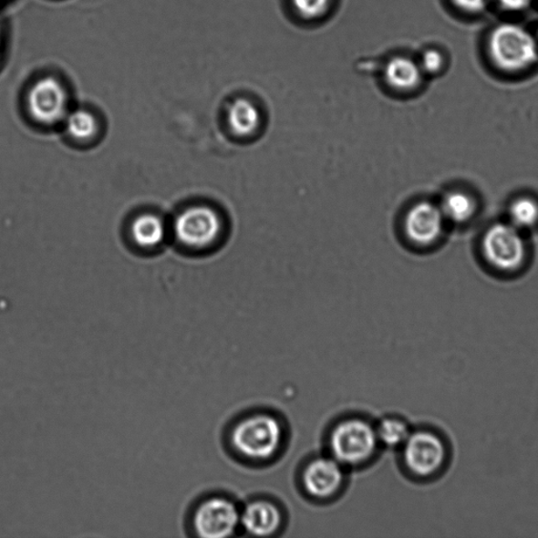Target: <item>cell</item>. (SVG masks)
I'll list each match as a JSON object with an SVG mask.
<instances>
[{
    "label": "cell",
    "mask_w": 538,
    "mask_h": 538,
    "mask_svg": "<svg viewBox=\"0 0 538 538\" xmlns=\"http://www.w3.org/2000/svg\"><path fill=\"white\" fill-rule=\"evenodd\" d=\"M402 447L407 471L419 481H429L443 477L452 463L450 440L438 429L411 431Z\"/></svg>",
    "instance_id": "obj_1"
},
{
    "label": "cell",
    "mask_w": 538,
    "mask_h": 538,
    "mask_svg": "<svg viewBox=\"0 0 538 538\" xmlns=\"http://www.w3.org/2000/svg\"><path fill=\"white\" fill-rule=\"evenodd\" d=\"M488 52L500 70L519 73L533 67L538 61V41L526 27L503 23L490 33Z\"/></svg>",
    "instance_id": "obj_2"
},
{
    "label": "cell",
    "mask_w": 538,
    "mask_h": 538,
    "mask_svg": "<svg viewBox=\"0 0 538 538\" xmlns=\"http://www.w3.org/2000/svg\"><path fill=\"white\" fill-rule=\"evenodd\" d=\"M481 251L489 267L502 274L519 272L528 258L526 233L508 221L488 227L481 237Z\"/></svg>",
    "instance_id": "obj_3"
},
{
    "label": "cell",
    "mask_w": 538,
    "mask_h": 538,
    "mask_svg": "<svg viewBox=\"0 0 538 538\" xmlns=\"http://www.w3.org/2000/svg\"><path fill=\"white\" fill-rule=\"evenodd\" d=\"M26 107L31 119L43 127L64 122L71 110V96L57 76L45 75L33 81L26 95Z\"/></svg>",
    "instance_id": "obj_4"
},
{
    "label": "cell",
    "mask_w": 538,
    "mask_h": 538,
    "mask_svg": "<svg viewBox=\"0 0 538 538\" xmlns=\"http://www.w3.org/2000/svg\"><path fill=\"white\" fill-rule=\"evenodd\" d=\"M283 430L277 419L256 415L241 420L232 433L234 450L254 460L274 457L282 443Z\"/></svg>",
    "instance_id": "obj_5"
},
{
    "label": "cell",
    "mask_w": 538,
    "mask_h": 538,
    "mask_svg": "<svg viewBox=\"0 0 538 538\" xmlns=\"http://www.w3.org/2000/svg\"><path fill=\"white\" fill-rule=\"evenodd\" d=\"M378 440L377 431L367 420H343L331 432L329 445L333 458L342 465L365 463L375 454Z\"/></svg>",
    "instance_id": "obj_6"
},
{
    "label": "cell",
    "mask_w": 538,
    "mask_h": 538,
    "mask_svg": "<svg viewBox=\"0 0 538 538\" xmlns=\"http://www.w3.org/2000/svg\"><path fill=\"white\" fill-rule=\"evenodd\" d=\"M223 231L220 213L208 205H194L176 217L172 232L177 243L191 251H203L215 244Z\"/></svg>",
    "instance_id": "obj_7"
},
{
    "label": "cell",
    "mask_w": 538,
    "mask_h": 538,
    "mask_svg": "<svg viewBox=\"0 0 538 538\" xmlns=\"http://www.w3.org/2000/svg\"><path fill=\"white\" fill-rule=\"evenodd\" d=\"M240 519L236 503L223 496H211L195 507L191 515V528L200 537H230L240 525Z\"/></svg>",
    "instance_id": "obj_8"
},
{
    "label": "cell",
    "mask_w": 538,
    "mask_h": 538,
    "mask_svg": "<svg viewBox=\"0 0 538 538\" xmlns=\"http://www.w3.org/2000/svg\"><path fill=\"white\" fill-rule=\"evenodd\" d=\"M447 225L439 203L419 202L405 213L403 231L409 243L425 248L440 243Z\"/></svg>",
    "instance_id": "obj_9"
},
{
    "label": "cell",
    "mask_w": 538,
    "mask_h": 538,
    "mask_svg": "<svg viewBox=\"0 0 538 538\" xmlns=\"http://www.w3.org/2000/svg\"><path fill=\"white\" fill-rule=\"evenodd\" d=\"M342 464L334 458L316 459L307 465L303 473V484L315 498L333 496L343 484Z\"/></svg>",
    "instance_id": "obj_10"
},
{
    "label": "cell",
    "mask_w": 538,
    "mask_h": 538,
    "mask_svg": "<svg viewBox=\"0 0 538 538\" xmlns=\"http://www.w3.org/2000/svg\"><path fill=\"white\" fill-rule=\"evenodd\" d=\"M281 522L280 510L271 502H253L241 512V525L247 533L254 536L273 535L280 528Z\"/></svg>",
    "instance_id": "obj_11"
},
{
    "label": "cell",
    "mask_w": 538,
    "mask_h": 538,
    "mask_svg": "<svg viewBox=\"0 0 538 538\" xmlns=\"http://www.w3.org/2000/svg\"><path fill=\"white\" fill-rule=\"evenodd\" d=\"M424 73L419 62L407 57H395L384 68L386 85L398 93L416 91L422 85Z\"/></svg>",
    "instance_id": "obj_12"
},
{
    "label": "cell",
    "mask_w": 538,
    "mask_h": 538,
    "mask_svg": "<svg viewBox=\"0 0 538 538\" xmlns=\"http://www.w3.org/2000/svg\"><path fill=\"white\" fill-rule=\"evenodd\" d=\"M447 224L465 225L477 216L478 200L471 192L454 189L447 191L439 203Z\"/></svg>",
    "instance_id": "obj_13"
},
{
    "label": "cell",
    "mask_w": 538,
    "mask_h": 538,
    "mask_svg": "<svg viewBox=\"0 0 538 538\" xmlns=\"http://www.w3.org/2000/svg\"><path fill=\"white\" fill-rule=\"evenodd\" d=\"M262 114L256 103L247 98L234 100L227 110V124L234 136L248 138L258 132Z\"/></svg>",
    "instance_id": "obj_14"
},
{
    "label": "cell",
    "mask_w": 538,
    "mask_h": 538,
    "mask_svg": "<svg viewBox=\"0 0 538 538\" xmlns=\"http://www.w3.org/2000/svg\"><path fill=\"white\" fill-rule=\"evenodd\" d=\"M167 236V226L155 213H142L133 220L130 238L141 250L153 251L160 247Z\"/></svg>",
    "instance_id": "obj_15"
},
{
    "label": "cell",
    "mask_w": 538,
    "mask_h": 538,
    "mask_svg": "<svg viewBox=\"0 0 538 538\" xmlns=\"http://www.w3.org/2000/svg\"><path fill=\"white\" fill-rule=\"evenodd\" d=\"M62 123L65 124L67 136L76 142L95 140L100 129L98 117L87 109H71Z\"/></svg>",
    "instance_id": "obj_16"
},
{
    "label": "cell",
    "mask_w": 538,
    "mask_h": 538,
    "mask_svg": "<svg viewBox=\"0 0 538 538\" xmlns=\"http://www.w3.org/2000/svg\"><path fill=\"white\" fill-rule=\"evenodd\" d=\"M516 229L526 233L538 226V202L533 196L516 197L509 204L508 219Z\"/></svg>",
    "instance_id": "obj_17"
},
{
    "label": "cell",
    "mask_w": 538,
    "mask_h": 538,
    "mask_svg": "<svg viewBox=\"0 0 538 538\" xmlns=\"http://www.w3.org/2000/svg\"><path fill=\"white\" fill-rule=\"evenodd\" d=\"M376 431L378 443L388 447L403 446L411 433L409 425L399 419H383Z\"/></svg>",
    "instance_id": "obj_18"
},
{
    "label": "cell",
    "mask_w": 538,
    "mask_h": 538,
    "mask_svg": "<svg viewBox=\"0 0 538 538\" xmlns=\"http://www.w3.org/2000/svg\"><path fill=\"white\" fill-rule=\"evenodd\" d=\"M333 0H292L294 10L306 20H316L326 16Z\"/></svg>",
    "instance_id": "obj_19"
},
{
    "label": "cell",
    "mask_w": 538,
    "mask_h": 538,
    "mask_svg": "<svg viewBox=\"0 0 538 538\" xmlns=\"http://www.w3.org/2000/svg\"><path fill=\"white\" fill-rule=\"evenodd\" d=\"M445 58L439 50H426L419 62L424 74H437L444 67Z\"/></svg>",
    "instance_id": "obj_20"
},
{
    "label": "cell",
    "mask_w": 538,
    "mask_h": 538,
    "mask_svg": "<svg viewBox=\"0 0 538 538\" xmlns=\"http://www.w3.org/2000/svg\"><path fill=\"white\" fill-rule=\"evenodd\" d=\"M452 3L463 12L479 14L486 10L489 0H452Z\"/></svg>",
    "instance_id": "obj_21"
},
{
    "label": "cell",
    "mask_w": 538,
    "mask_h": 538,
    "mask_svg": "<svg viewBox=\"0 0 538 538\" xmlns=\"http://www.w3.org/2000/svg\"><path fill=\"white\" fill-rule=\"evenodd\" d=\"M498 3L503 10L509 12H522L533 5V0H498Z\"/></svg>",
    "instance_id": "obj_22"
}]
</instances>
